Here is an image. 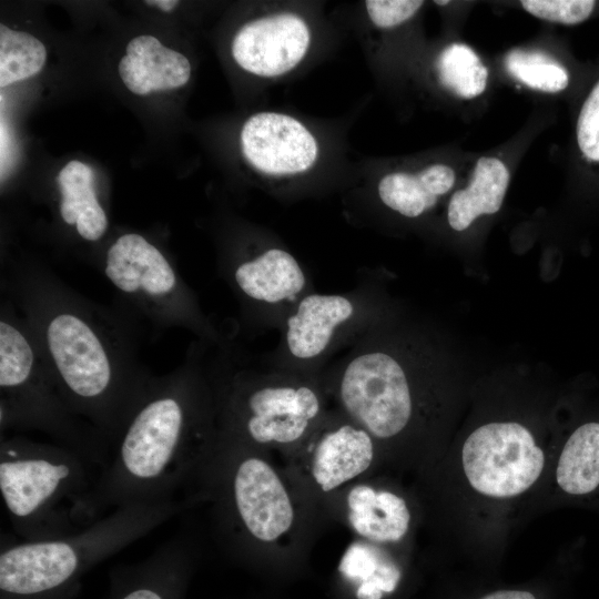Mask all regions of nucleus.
<instances>
[{"mask_svg":"<svg viewBox=\"0 0 599 599\" xmlns=\"http://www.w3.org/2000/svg\"><path fill=\"white\" fill-rule=\"evenodd\" d=\"M481 599H536L535 596L527 591L518 590H501L483 597Z\"/></svg>","mask_w":599,"mask_h":599,"instance_id":"28","label":"nucleus"},{"mask_svg":"<svg viewBox=\"0 0 599 599\" xmlns=\"http://www.w3.org/2000/svg\"><path fill=\"white\" fill-rule=\"evenodd\" d=\"M101 471L62 445L1 436V497L22 540L62 538L93 524L87 507Z\"/></svg>","mask_w":599,"mask_h":599,"instance_id":"5","label":"nucleus"},{"mask_svg":"<svg viewBox=\"0 0 599 599\" xmlns=\"http://www.w3.org/2000/svg\"><path fill=\"white\" fill-rule=\"evenodd\" d=\"M592 0H524L522 8L530 14L562 24H577L587 20L596 8Z\"/></svg>","mask_w":599,"mask_h":599,"instance_id":"25","label":"nucleus"},{"mask_svg":"<svg viewBox=\"0 0 599 599\" xmlns=\"http://www.w3.org/2000/svg\"><path fill=\"white\" fill-rule=\"evenodd\" d=\"M509 171L497 158H480L466 189L456 191L448 203L447 219L455 231H464L480 215L499 211L509 184Z\"/></svg>","mask_w":599,"mask_h":599,"instance_id":"18","label":"nucleus"},{"mask_svg":"<svg viewBox=\"0 0 599 599\" xmlns=\"http://www.w3.org/2000/svg\"><path fill=\"white\" fill-rule=\"evenodd\" d=\"M366 311L363 290L307 293L284 321L275 368L316 376L317 367L337 348L369 327Z\"/></svg>","mask_w":599,"mask_h":599,"instance_id":"8","label":"nucleus"},{"mask_svg":"<svg viewBox=\"0 0 599 599\" xmlns=\"http://www.w3.org/2000/svg\"><path fill=\"white\" fill-rule=\"evenodd\" d=\"M200 501L194 495L116 508L72 535L2 546L0 599H74L97 564Z\"/></svg>","mask_w":599,"mask_h":599,"instance_id":"3","label":"nucleus"},{"mask_svg":"<svg viewBox=\"0 0 599 599\" xmlns=\"http://www.w3.org/2000/svg\"><path fill=\"white\" fill-rule=\"evenodd\" d=\"M148 6H155L160 8L161 10L169 12L172 11L176 6L179 4V1L175 0H154V1H145Z\"/></svg>","mask_w":599,"mask_h":599,"instance_id":"29","label":"nucleus"},{"mask_svg":"<svg viewBox=\"0 0 599 599\" xmlns=\"http://www.w3.org/2000/svg\"><path fill=\"white\" fill-rule=\"evenodd\" d=\"M209 353L219 429L261 449L302 445L325 416L319 377L254 367L224 337Z\"/></svg>","mask_w":599,"mask_h":599,"instance_id":"4","label":"nucleus"},{"mask_svg":"<svg viewBox=\"0 0 599 599\" xmlns=\"http://www.w3.org/2000/svg\"><path fill=\"white\" fill-rule=\"evenodd\" d=\"M244 158L270 176H291L308 171L317 160L318 144L297 119L278 112H260L241 130Z\"/></svg>","mask_w":599,"mask_h":599,"instance_id":"11","label":"nucleus"},{"mask_svg":"<svg viewBox=\"0 0 599 599\" xmlns=\"http://www.w3.org/2000/svg\"><path fill=\"white\" fill-rule=\"evenodd\" d=\"M209 349L194 342L175 369L151 374L89 498L90 522L116 508L176 499L194 481L219 434Z\"/></svg>","mask_w":599,"mask_h":599,"instance_id":"2","label":"nucleus"},{"mask_svg":"<svg viewBox=\"0 0 599 599\" xmlns=\"http://www.w3.org/2000/svg\"><path fill=\"white\" fill-rule=\"evenodd\" d=\"M506 70L529 88L548 93L565 90L569 73L541 51L512 50L505 58Z\"/></svg>","mask_w":599,"mask_h":599,"instance_id":"24","label":"nucleus"},{"mask_svg":"<svg viewBox=\"0 0 599 599\" xmlns=\"http://www.w3.org/2000/svg\"><path fill=\"white\" fill-rule=\"evenodd\" d=\"M437 72L443 87L463 99H474L487 87V68L475 51L463 43H451L441 51Z\"/></svg>","mask_w":599,"mask_h":599,"instance_id":"22","label":"nucleus"},{"mask_svg":"<svg viewBox=\"0 0 599 599\" xmlns=\"http://www.w3.org/2000/svg\"><path fill=\"white\" fill-rule=\"evenodd\" d=\"M0 429L38 430L105 469L112 448L59 393L20 313L2 295L0 307Z\"/></svg>","mask_w":599,"mask_h":599,"instance_id":"6","label":"nucleus"},{"mask_svg":"<svg viewBox=\"0 0 599 599\" xmlns=\"http://www.w3.org/2000/svg\"><path fill=\"white\" fill-rule=\"evenodd\" d=\"M221 276L250 319L283 322L309 293L305 271L293 254L278 246L243 252L223 261Z\"/></svg>","mask_w":599,"mask_h":599,"instance_id":"10","label":"nucleus"},{"mask_svg":"<svg viewBox=\"0 0 599 599\" xmlns=\"http://www.w3.org/2000/svg\"><path fill=\"white\" fill-rule=\"evenodd\" d=\"M47 60L44 44L23 31L0 24V87L26 80L40 72Z\"/></svg>","mask_w":599,"mask_h":599,"instance_id":"23","label":"nucleus"},{"mask_svg":"<svg viewBox=\"0 0 599 599\" xmlns=\"http://www.w3.org/2000/svg\"><path fill=\"white\" fill-rule=\"evenodd\" d=\"M423 4V1L415 0H369L365 8L376 27L393 28L410 19Z\"/></svg>","mask_w":599,"mask_h":599,"instance_id":"27","label":"nucleus"},{"mask_svg":"<svg viewBox=\"0 0 599 599\" xmlns=\"http://www.w3.org/2000/svg\"><path fill=\"white\" fill-rule=\"evenodd\" d=\"M346 516L353 531L372 544L398 542L410 524V512L404 498L366 484L355 485L348 490Z\"/></svg>","mask_w":599,"mask_h":599,"instance_id":"16","label":"nucleus"},{"mask_svg":"<svg viewBox=\"0 0 599 599\" xmlns=\"http://www.w3.org/2000/svg\"><path fill=\"white\" fill-rule=\"evenodd\" d=\"M1 293L26 321L68 406L112 448L151 376L139 358L144 329L118 305L85 298L34 262L2 271Z\"/></svg>","mask_w":599,"mask_h":599,"instance_id":"1","label":"nucleus"},{"mask_svg":"<svg viewBox=\"0 0 599 599\" xmlns=\"http://www.w3.org/2000/svg\"><path fill=\"white\" fill-rule=\"evenodd\" d=\"M576 136L581 155L589 162L599 163V80L581 105Z\"/></svg>","mask_w":599,"mask_h":599,"instance_id":"26","label":"nucleus"},{"mask_svg":"<svg viewBox=\"0 0 599 599\" xmlns=\"http://www.w3.org/2000/svg\"><path fill=\"white\" fill-rule=\"evenodd\" d=\"M435 3H437L439 6H444V4L448 3V1H435Z\"/></svg>","mask_w":599,"mask_h":599,"instance_id":"30","label":"nucleus"},{"mask_svg":"<svg viewBox=\"0 0 599 599\" xmlns=\"http://www.w3.org/2000/svg\"><path fill=\"white\" fill-rule=\"evenodd\" d=\"M99 263L100 272L116 294L115 305L144 332L159 334L184 328L211 345L223 339L174 263L144 235L132 232L119 235Z\"/></svg>","mask_w":599,"mask_h":599,"instance_id":"7","label":"nucleus"},{"mask_svg":"<svg viewBox=\"0 0 599 599\" xmlns=\"http://www.w3.org/2000/svg\"><path fill=\"white\" fill-rule=\"evenodd\" d=\"M119 74L134 94L183 87L191 75V64L182 53L164 47L152 35H139L126 45L120 60Z\"/></svg>","mask_w":599,"mask_h":599,"instance_id":"15","label":"nucleus"},{"mask_svg":"<svg viewBox=\"0 0 599 599\" xmlns=\"http://www.w3.org/2000/svg\"><path fill=\"white\" fill-rule=\"evenodd\" d=\"M304 443H308V473L323 493H331L369 469L376 440L341 410L327 413Z\"/></svg>","mask_w":599,"mask_h":599,"instance_id":"12","label":"nucleus"},{"mask_svg":"<svg viewBox=\"0 0 599 599\" xmlns=\"http://www.w3.org/2000/svg\"><path fill=\"white\" fill-rule=\"evenodd\" d=\"M556 481L573 497L599 491V422L585 423L568 437L558 458Z\"/></svg>","mask_w":599,"mask_h":599,"instance_id":"20","label":"nucleus"},{"mask_svg":"<svg viewBox=\"0 0 599 599\" xmlns=\"http://www.w3.org/2000/svg\"><path fill=\"white\" fill-rule=\"evenodd\" d=\"M339 571L358 583V599H382L383 593L395 590L400 571L397 565L374 544L362 540L345 551Z\"/></svg>","mask_w":599,"mask_h":599,"instance_id":"21","label":"nucleus"},{"mask_svg":"<svg viewBox=\"0 0 599 599\" xmlns=\"http://www.w3.org/2000/svg\"><path fill=\"white\" fill-rule=\"evenodd\" d=\"M311 40V29L302 17L280 12L245 23L232 41V55L243 70L274 78L301 63Z\"/></svg>","mask_w":599,"mask_h":599,"instance_id":"13","label":"nucleus"},{"mask_svg":"<svg viewBox=\"0 0 599 599\" xmlns=\"http://www.w3.org/2000/svg\"><path fill=\"white\" fill-rule=\"evenodd\" d=\"M454 182L451 167L434 164L417 174L397 172L383 176L378 183V195L390 210L406 217H417L432 209Z\"/></svg>","mask_w":599,"mask_h":599,"instance_id":"19","label":"nucleus"},{"mask_svg":"<svg viewBox=\"0 0 599 599\" xmlns=\"http://www.w3.org/2000/svg\"><path fill=\"white\" fill-rule=\"evenodd\" d=\"M465 475L478 493L517 496L539 478L545 456L532 434L518 423H489L475 429L461 450Z\"/></svg>","mask_w":599,"mask_h":599,"instance_id":"9","label":"nucleus"},{"mask_svg":"<svg viewBox=\"0 0 599 599\" xmlns=\"http://www.w3.org/2000/svg\"><path fill=\"white\" fill-rule=\"evenodd\" d=\"M58 212L67 226L84 242L97 243L109 227V220L94 185L93 170L81 161L68 162L57 176Z\"/></svg>","mask_w":599,"mask_h":599,"instance_id":"17","label":"nucleus"},{"mask_svg":"<svg viewBox=\"0 0 599 599\" xmlns=\"http://www.w3.org/2000/svg\"><path fill=\"white\" fill-rule=\"evenodd\" d=\"M194 567V548L173 537L146 558L114 567L108 599H184Z\"/></svg>","mask_w":599,"mask_h":599,"instance_id":"14","label":"nucleus"}]
</instances>
